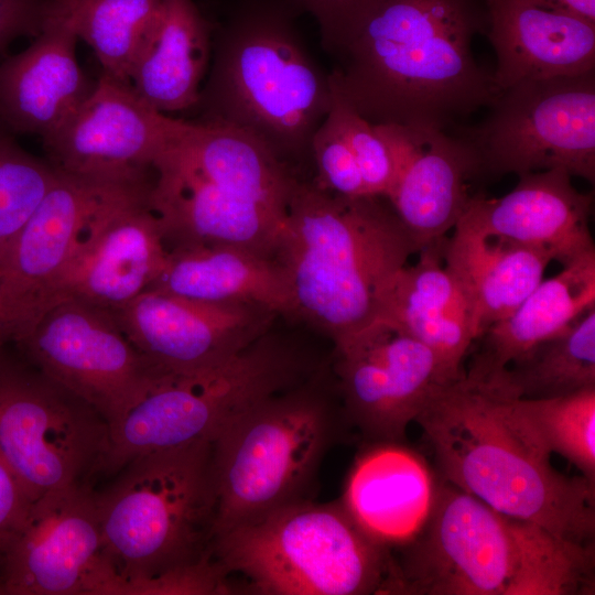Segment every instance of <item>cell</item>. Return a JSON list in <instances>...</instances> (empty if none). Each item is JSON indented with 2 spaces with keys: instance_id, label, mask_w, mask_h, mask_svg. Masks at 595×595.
I'll use <instances>...</instances> for the list:
<instances>
[{
  "instance_id": "obj_1",
  "label": "cell",
  "mask_w": 595,
  "mask_h": 595,
  "mask_svg": "<svg viewBox=\"0 0 595 595\" xmlns=\"http://www.w3.org/2000/svg\"><path fill=\"white\" fill-rule=\"evenodd\" d=\"M487 30L486 0H381L329 75L372 125L446 131L499 91L472 50Z\"/></svg>"
},
{
  "instance_id": "obj_2",
  "label": "cell",
  "mask_w": 595,
  "mask_h": 595,
  "mask_svg": "<svg viewBox=\"0 0 595 595\" xmlns=\"http://www.w3.org/2000/svg\"><path fill=\"white\" fill-rule=\"evenodd\" d=\"M491 378L467 371L439 386L415 418L437 476L556 538L594 545L595 484L567 476Z\"/></svg>"
},
{
  "instance_id": "obj_3",
  "label": "cell",
  "mask_w": 595,
  "mask_h": 595,
  "mask_svg": "<svg viewBox=\"0 0 595 595\" xmlns=\"http://www.w3.org/2000/svg\"><path fill=\"white\" fill-rule=\"evenodd\" d=\"M96 493L105 553L122 594H216L213 442L140 455Z\"/></svg>"
},
{
  "instance_id": "obj_4",
  "label": "cell",
  "mask_w": 595,
  "mask_h": 595,
  "mask_svg": "<svg viewBox=\"0 0 595 595\" xmlns=\"http://www.w3.org/2000/svg\"><path fill=\"white\" fill-rule=\"evenodd\" d=\"M398 551L383 594H594V545L561 540L440 477L425 524Z\"/></svg>"
},
{
  "instance_id": "obj_5",
  "label": "cell",
  "mask_w": 595,
  "mask_h": 595,
  "mask_svg": "<svg viewBox=\"0 0 595 595\" xmlns=\"http://www.w3.org/2000/svg\"><path fill=\"white\" fill-rule=\"evenodd\" d=\"M153 170L150 199L167 249L225 245L275 259L300 178L258 139L183 119Z\"/></svg>"
},
{
  "instance_id": "obj_6",
  "label": "cell",
  "mask_w": 595,
  "mask_h": 595,
  "mask_svg": "<svg viewBox=\"0 0 595 595\" xmlns=\"http://www.w3.org/2000/svg\"><path fill=\"white\" fill-rule=\"evenodd\" d=\"M285 0H234L213 22L212 63L195 110L238 128L294 170L333 101L329 74L310 54Z\"/></svg>"
},
{
  "instance_id": "obj_7",
  "label": "cell",
  "mask_w": 595,
  "mask_h": 595,
  "mask_svg": "<svg viewBox=\"0 0 595 595\" xmlns=\"http://www.w3.org/2000/svg\"><path fill=\"white\" fill-rule=\"evenodd\" d=\"M414 253L386 197L342 196L299 180L275 259L290 285L294 317L338 345L376 318L388 286Z\"/></svg>"
},
{
  "instance_id": "obj_8",
  "label": "cell",
  "mask_w": 595,
  "mask_h": 595,
  "mask_svg": "<svg viewBox=\"0 0 595 595\" xmlns=\"http://www.w3.org/2000/svg\"><path fill=\"white\" fill-rule=\"evenodd\" d=\"M348 428L343 405L306 385L264 398L232 419L213 440L215 537L310 500L327 451Z\"/></svg>"
},
{
  "instance_id": "obj_9",
  "label": "cell",
  "mask_w": 595,
  "mask_h": 595,
  "mask_svg": "<svg viewBox=\"0 0 595 595\" xmlns=\"http://www.w3.org/2000/svg\"><path fill=\"white\" fill-rule=\"evenodd\" d=\"M213 560L264 595L383 594L392 555L340 501L285 505L214 539Z\"/></svg>"
},
{
  "instance_id": "obj_10",
  "label": "cell",
  "mask_w": 595,
  "mask_h": 595,
  "mask_svg": "<svg viewBox=\"0 0 595 595\" xmlns=\"http://www.w3.org/2000/svg\"><path fill=\"white\" fill-rule=\"evenodd\" d=\"M301 370L296 354L268 333L213 368L164 374L109 425L99 474L115 476L143 454L213 442L245 410L298 385Z\"/></svg>"
},
{
  "instance_id": "obj_11",
  "label": "cell",
  "mask_w": 595,
  "mask_h": 595,
  "mask_svg": "<svg viewBox=\"0 0 595 595\" xmlns=\"http://www.w3.org/2000/svg\"><path fill=\"white\" fill-rule=\"evenodd\" d=\"M108 431L94 407L24 356L0 348V454L33 500L89 484L99 474Z\"/></svg>"
},
{
  "instance_id": "obj_12",
  "label": "cell",
  "mask_w": 595,
  "mask_h": 595,
  "mask_svg": "<svg viewBox=\"0 0 595 595\" xmlns=\"http://www.w3.org/2000/svg\"><path fill=\"white\" fill-rule=\"evenodd\" d=\"M486 119L459 134L480 175L501 177L563 169L595 181V69L530 79L500 89Z\"/></svg>"
},
{
  "instance_id": "obj_13",
  "label": "cell",
  "mask_w": 595,
  "mask_h": 595,
  "mask_svg": "<svg viewBox=\"0 0 595 595\" xmlns=\"http://www.w3.org/2000/svg\"><path fill=\"white\" fill-rule=\"evenodd\" d=\"M34 366L117 422L164 375L137 349L113 312L54 301L15 343Z\"/></svg>"
},
{
  "instance_id": "obj_14",
  "label": "cell",
  "mask_w": 595,
  "mask_h": 595,
  "mask_svg": "<svg viewBox=\"0 0 595 595\" xmlns=\"http://www.w3.org/2000/svg\"><path fill=\"white\" fill-rule=\"evenodd\" d=\"M3 558L0 594L117 595L118 577L104 545L89 484L35 499Z\"/></svg>"
},
{
  "instance_id": "obj_15",
  "label": "cell",
  "mask_w": 595,
  "mask_h": 595,
  "mask_svg": "<svg viewBox=\"0 0 595 595\" xmlns=\"http://www.w3.org/2000/svg\"><path fill=\"white\" fill-rule=\"evenodd\" d=\"M335 346L345 416L366 443L405 442L431 393L457 379L429 347L381 320Z\"/></svg>"
},
{
  "instance_id": "obj_16",
  "label": "cell",
  "mask_w": 595,
  "mask_h": 595,
  "mask_svg": "<svg viewBox=\"0 0 595 595\" xmlns=\"http://www.w3.org/2000/svg\"><path fill=\"white\" fill-rule=\"evenodd\" d=\"M174 119L147 104L127 80L102 73L74 113L43 139L47 162L73 175L139 182L177 133Z\"/></svg>"
},
{
  "instance_id": "obj_17",
  "label": "cell",
  "mask_w": 595,
  "mask_h": 595,
  "mask_svg": "<svg viewBox=\"0 0 595 595\" xmlns=\"http://www.w3.org/2000/svg\"><path fill=\"white\" fill-rule=\"evenodd\" d=\"M152 184L128 188L91 219L54 279L45 309L75 299L116 312L150 288L169 252Z\"/></svg>"
},
{
  "instance_id": "obj_18",
  "label": "cell",
  "mask_w": 595,
  "mask_h": 595,
  "mask_svg": "<svg viewBox=\"0 0 595 595\" xmlns=\"http://www.w3.org/2000/svg\"><path fill=\"white\" fill-rule=\"evenodd\" d=\"M132 344L164 374L218 366L269 333L275 313L242 302H204L145 290L113 312Z\"/></svg>"
},
{
  "instance_id": "obj_19",
  "label": "cell",
  "mask_w": 595,
  "mask_h": 595,
  "mask_svg": "<svg viewBox=\"0 0 595 595\" xmlns=\"http://www.w3.org/2000/svg\"><path fill=\"white\" fill-rule=\"evenodd\" d=\"M145 181H106L56 170L0 267V303L15 332L14 343L45 309L54 279L91 219L111 199Z\"/></svg>"
},
{
  "instance_id": "obj_20",
  "label": "cell",
  "mask_w": 595,
  "mask_h": 595,
  "mask_svg": "<svg viewBox=\"0 0 595 595\" xmlns=\"http://www.w3.org/2000/svg\"><path fill=\"white\" fill-rule=\"evenodd\" d=\"M393 162L387 199L418 252L443 238L466 212L480 176L476 152L463 137L399 125H374Z\"/></svg>"
},
{
  "instance_id": "obj_21",
  "label": "cell",
  "mask_w": 595,
  "mask_h": 595,
  "mask_svg": "<svg viewBox=\"0 0 595 595\" xmlns=\"http://www.w3.org/2000/svg\"><path fill=\"white\" fill-rule=\"evenodd\" d=\"M593 194L582 193L563 169L519 175L499 198L475 194L461 218L482 231L547 251L563 267L595 255L589 229Z\"/></svg>"
},
{
  "instance_id": "obj_22",
  "label": "cell",
  "mask_w": 595,
  "mask_h": 595,
  "mask_svg": "<svg viewBox=\"0 0 595 595\" xmlns=\"http://www.w3.org/2000/svg\"><path fill=\"white\" fill-rule=\"evenodd\" d=\"M78 37L60 0L39 35L22 52L0 61V122L14 134H53L94 84L76 55Z\"/></svg>"
},
{
  "instance_id": "obj_23",
  "label": "cell",
  "mask_w": 595,
  "mask_h": 595,
  "mask_svg": "<svg viewBox=\"0 0 595 595\" xmlns=\"http://www.w3.org/2000/svg\"><path fill=\"white\" fill-rule=\"evenodd\" d=\"M439 476L405 442L367 443L347 477L345 510L376 543L400 549L425 524Z\"/></svg>"
},
{
  "instance_id": "obj_24",
  "label": "cell",
  "mask_w": 595,
  "mask_h": 595,
  "mask_svg": "<svg viewBox=\"0 0 595 595\" xmlns=\"http://www.w3.org/2000/svg\"><path fill=\"white\" fill-rule=\"evenodd\" d=\"M500 90L522 80L595 69V24L531 0H486Z\"/></svg>"
},
{
  "instance_id": "obj_25",
  "label": "cell",
  "mask_w": 595,
  "mask_h": 595,
  "mask_svg": "<svg viewBox=\"0 0 595 595\" xmlns=\"http://www.w3.org/2000/svg\"><path fill=\"white\" fill-rule=\"evenodd\" d=\"M446 237L422 248L414 264L400 269L375 320L398 327L429 347L458 378L464 374L462 361L476 339L468 303L444 261Z\"/></svg>"
},
{
  "instance_id": "obj_26",
  "label": "cell",
  "mask_w": 595,
  "mask_h": 595,
  "mask_svg": "<svg viewBox=\"0 0 595 595\" xmlns=\"http://www.w3.org/2000/svg\"><path fill=\"white\" fill-rule=\"evenodd\" d=\"M444 244V261L468 303L475 339L508 317L542 281L543 249L479 230L464 218Z\"/></svg>"
},
{
  "instance_id": "obj_27",
  "label": "cell",
  "mask_w": 595,
  "mask_h": 595,
  "mask_svg": "<svg viewBox=\"0 0 595 595\" xmlns=\"http://www.w3.org/2000/svg\"><path fill=\"white\" fill-rule=\"evenodd\" d=\"M213 22L194 0H162L129 76L155 110H193L212 58Z\"/></svg>"
},
{
  "instance_id": "obj_28",
  "label": "cell",
  "mask_w": 595,
  "mask_h": 595,
  "mask_svg": "<svg viewBox=\"0 0 595 595\" xmlns=\"http://www.w3.org/2000/svg\"><path fill=\"white\" fill-rule=\"evenodd\" d=\"M150 289L204 302L249 303L294 316L290 285L277 259L235 246L169 249Z\"/></svg>"
},
{
  "instance_id": "obj_29",
  "label": "cell",
  "mask_w": 595,
  "mask_h": 595,
  "mask_svg": "<svg viewBox=\"0 0 595 595\" xmlns=\"http://www.w3.org/2000/svg\"><path fill=\"white\" fill-rule=\"evenodd\" d=\"M593 307L595 255L542 279L512 314L488 327L469 370L488 374L505 368L533 345L569 328Z\"/></svg>"
},
{
  "instance_id": "obj_30",
  "label": "cell",
  "mask_w": 595,
  "mask_h": 595,
  "mask_svg": "<svg viewBox=\"0 0 595 595\" xmlns=\"http://www.w3.org/2000/svg\"><path fill=\"white\" fill-rule=\"evenodd\" d=\"M480 375L518 399H552L595 387V307L505 368Z\"/></svg>"
},
{
  "instance_id": "obj_31",
  "label": "cell",
  "mask_w": 595,
  "mask_h": 595,
  "mask_svg": "<svg viewBox=\"0 0 595 595\" xmlns=\"http://www.w3.org/2000/svg\"><path fill=\"white\" fill-rule=\"evenodd\" d=\"M78 40L94 51L102 73L129 82L162 0H60Z\"/></svg>"
},
{
  "instance_id": "obj_32",
  "label": "cell",
  "mask_w": 595,
  "mask_h": 595,
  "mask_svg": "<svg viewBox=\"0 0 595 595\" xmlns=\"http://www.w3.org/2000/svg\"><path fill=\"white\" fill-rule=\"evenodd\" d=\"M513 407L541 445L595 484V387L552 399L513 398Z\"/></svg>"
},
{
  "instance_id": "obj_33",
  "label": "cell",
  "mask_w": 595,
  "mask_h": 595,
  "mask_svg": "<svg viewBox=\"0 0 595 595\" xmlns=\"http://www.w3.org/2000/svg\"><path fill=\"white\" fill-rule=\"evenodd\" d=\"M55 177L47 160L24 150L0 122V267Z\"/></svg>"
},
{
  "instance_id": "obj_34",
  "label": "cell",
  "mask_w": 595,
  "mask_h": 595,
  "mask_svg": "<svg viewBox=\"0 0 595 595\" xmlns=\"http://www.w3.org/2000/svg\"><path fill=\"white\" fill-rule=\"evenodd\" d=\"M333 101L328 111L360 170L368 195L387 197L393 180L388 145L375 126L342 96L329 75Z\"/></svg>"
},
{
  "instance_id": "obj_35",
  "label": "cell",
  "mask_w": 595,
  "mask_h": 595,
  "mask_svg": "<svg viewBox=\"0 0 595 595\" xmlns=\"http://www.w3.org/2000/svg\"><path fill=\"white\" fill-rule=\"evenodd\" d=\"M311 156L317 187L347 197L368 195L353 152L328 113L313 134Z\"/></svg>"
},
{
  "instance_id": "obj_36",
  "label": "cell",
  "mask_w": 595,
  "mask_h": 595,
  "mask_svg": "<svg viewBox=\"0 0 595 595\" xmlns=\"http://www.w3.org/2000/svg\"><path fill=\"white\" fill-rule=\"evenodd\" d=\"M299 15L307 13L318 24L322 46L336 56L359 24L381 0H285Z\"/></svg>"
},
{
  "instance_id": "obj_37",
  "label": "cell",
  "mask_w": 595,
  "mask_h": 595,
  "mask_svg": "<svg viewBox=\"0 0 595 595\" xmlns=\"http://www.w3.org/2000/svg\"><path fill=\"white\" fill-rule=\"evenodd\" d=\"M56 0H0V61L19 37H35L53 14Z\"/></svg>"
},
{
  "instance_id": "obj_38",
  "label": "cell",
  "mask_w": 595,
  "mask_h": 595,
  "mask_svg": "<svg viewBox=\"0 0 595 595\" xmlns=\"http://www.w3.org/2000/svg\"><path fill=\"white\" fill-rule=\"evenodd\" d=\"M34 500L0 454V554L23 524Z\"/></svg>"
},
{
  "instance_id": "obj_39",
  "label": "cell",
  "mask_w": 595,
  "mask_h": 595,
  "mask_svg": "<svg viewBox=\"0 0 595 595\" xmlns=\"http://www.w3.org/2000/svg\"><path fill=\"white\" fill-rule=\"evenodd\" d=\"M595 24V0H531Z\"/></svg>"
},
{
  "instance_id": "obj_40",
  "label": "cell",
  "mask_w": 595,
  "mask_h": 595,
  "mask_svg": "<svg viewBox=\"0 0 595 595\" xmlns=\"http://www.w3.org/2000/svg\"><path fill=\"white\" fill-rule=\"evenodd\" d=\"M15 342V332L0 303V348Z\"/></svg>"
}]
</instances>
